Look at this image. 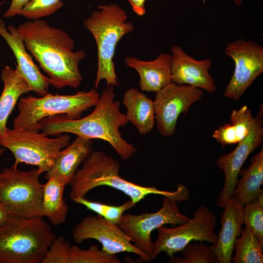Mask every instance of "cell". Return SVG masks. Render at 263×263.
Instances as JSON below:
<instances>
[{"mask_svg":"<svg viewBox=\"0 0 263 263\" xmlns=\"http://www.w3.org/2000/svg\"><path fill=\"white\" fill-rule=\"evenodd\" d=\"M5 149L4 148L1 147H0V157L3 154Z\"/></svg>","mask_w":263,"mask_h":263,"instance_id":"cell-36","label":"cell"},{"mask_svg":"<svg viewBox=\"0 0 263 263\" xmlns=\"http://www.w3.org/2000/svg\"><path fill=\"white\" fill-rule=\"evenodd\" d=\"M246 169H241L232 196L242 206L252 202L263 195V148L251 158Z\"/></svg>","mask_w":263,"mask_h":263,"instance_id":"cell-22","label":"cell"},{"mask_svg":"<svg viewBox=\"0 0 263 263\" xmlns=\"http://www.w3.org/2000/svg\"><path fill=\"white\" fill-rule=\"evenodd\" d=\"M243 0H234V3L237 6H240L242 3Z\"/></svg>","mask_w":263,"mask_h":263,"instance_id":"cell-35","label":"cell"},{"mask_svg":"<svg viewBox=\"0 0 263 263\" xmlns=\"http://www.w3.org/2000/svg\"><path fill=\"white\" fill-rule=\"evenodd\" d=\"M41 174L38 168L22 170L14 165L0 171V203L10 217H44Z\"/></svg>","mask_w":263,"mask_h":263,"instance_id":"cell-7","label":"cell"},{"mask_svg":"<svg viewBox=\"0 0 263 263\" xmlns=\"http://www.w3.org/2000/svg\"><path fill=\"white\" fill-rule=\"evenodd\" d=\"M128 1L132 10L137 15L142 17L145 15L146 0H128Z\"/></svg>","mask_w":263,"mask_h":263,"instance_id":"cell-33","label":"cell"},{"mask_svg":"<svg viewBox=\"0 0 263 263\" xmlns=\"http://www.w3.org/2000/svg\"><path fill=\"white\" fill-rule=\"evenodd\" d=\"M182 257L173 256L167 263H218L209 246L203 243H189L181 251Z\"/></svg>","mask_w":263,"mask_h":263,"instance_id":"cell-28","label":"cell"},{"mask_svg":"<svg viewBox=\"0 0 263 263\" xmlns=\"http://www.w3.org/2000/svg\"><path fill=\"white\" fill-rule=\"evenodd\" d=\"M92 139L77 136L58 153L51 169L45 175L47 179L55 177L66 186L69 185L80 165L94 150Z\"/></svg>","mask_w":263,"mask_h":263,"instance_id":"cell-19","label":"cell"},{"mask_svg":"<svg viewBox=\"0 0 263 263\" xmlns=\"http://www.w3.org/2000/svg\"><path fill=\"white\" fill-rule=\"evenodd\" d=\"M32 0H12L9 7L4 13L3 17L9 18L19 15L22 8Z\"/></svg>","mask_w":263,"mask_h":263,"instance_id":"cell-32","label":"cell"},{"mask_svg":"<svg viewBox=\"0 0 263 263\" xmlns=\"http://www.w3.org/2000/svg\"><path fill=\"white\" fill-rule=\"evenodd\" d=\"M193 214L189 221L177 226L169 228L164 225L157 229L152 260L162 252L171 258L192 241L216 244L218 234L215 232V214L205 206L199 207Z\"/></svg>","mask_w":263,"mask_h":263,"instance_id":"cell-9","label":"cell"},{"mask_svg":"<svg viewBox=\"0 0 263 263\" xmlns=\"http://www.w3.org/2000/svg\"><path fill=\"white\" fill-rule=\"evenodd\" d=\"M71 244L62 236L54 240L50 244L42 263H69Z\"/></svg>","mask_w":263,"mask_h":263,"instance_id":"cell-31","label":"cell"},{"mask_svg":"<svg viewBox=\"0 0 263 263\" xmlns=\"http://www.w3.org/2000/svg\"><path fill=\"white\" fill-rule=\"evenodd\" d=\"M115 97L113 87L107 86L88 115L75 119L63 115L47 117L39 122L38 131L48 136L67 133L102 140L108 142L123 160H129L137 149L124 139L120 132V128L125 127L129 121L120 110L121 103L115 100Z\"/></svg>","mask_w":263,"mask_h":263,"instance_id":"cell-2","label":"cell"},{"mask_svg":"<svg viewBox=\"0 0 263 263\" xmlns=\"http://www.w3.org/2000/svg\"><path fill=\"white\" fill-rule=\"evenodd\" d=\"M56 237L42 217H11L0 226V263H42Z\"/></svg>","mask_w":263,"mask_h":263,"instance_id":"cell-5","label":"cell"},{"mask_svg":"<svg viewBox=\"0 0 263 263\" xmlns=\"http://www.w3.org/2000/svg\"><path fill=\"white\" fill-rule=\"evenodd\" d=\"M170 50L172 82L197 87L209 93L215 92L217 86L209 73L210 58L196 60L177 45H173Z\"/></svg>","mask_w":263,"mask_h":263,"instance_id":"cell-15","label":"cell"},{"mask_svg":"<svg viewBox=\"0 0 263 263\" xmlns=\"http://www.w3.org/2000/svg\"><path fill=\"white\" fill-rule=\"evenodd\" d=\"M223 208L217 241L215 244H211L209 247L218 263H230L235 240L243 230L244 206L230 196Z\"/></svg>","mask_w":263,"mask_h":263,"instance_id":"cell-17","label":"cell"},{"mask_svg":"<svg viewBox=\"0 0 263 263\" xmlns=\"http://www.w3.org/2000/svg\"><path fill=\"white\" fill-rule=\"evenodd\" d=\"M243 221L263 244V195L244 206Z\"/></svg>","mask_w":263,"mask_h":263,"instance_id":"cell-29","label":"cell"},{"mask_svg":"<svg viewBox=\"0 0 263 263\" xmlns=\"http://www.w3.org/2000/svg\"><path fill=\"white\" fill-rule=\"evenodd\" d=\"M11 217L0 203V226L4 224Z\"/></svg>","mask_w":263,"mask_h":263,"instance_id":"cell-34","label":"cell"},{"mask_svg":"<svg viewBox=\"0 0 263 263\" xmlns=\"http://www.w3.org/2000/svg\"><path fill=\"white\" fill-rule=\"evenodd\" d=\"M0 35L13 52L17 62L16 67L26 81L30 91L40 96L46 94L52 81L41 73L31 56L27 52L17 27L13 25L6 27L3 20L0 19Z\"/></svg>","mask_w":263,"mask_h":263,"instance_id":"cell-16","label":"cell"},{"mask_svg":"<svg viewBox=\"0 0 263 263\" xmlns=\"http://www.w3.org/2000/svg\"><path fill=\"white\" fill-rule=\"evenodd\" d=\"M63 5L61 0H32L21 10L19 15L35 20L50 16Z\"/></svg>","mask_w":263,"mask_h":263,"instance_id":"cell-30","label":"cell"},{"mask_svg":"<svg viewBox=\"0 0 263 263\" xmlns=\"http://www.w3.org/2000/svg\"><path fill=\"white\" fill-rule=\"evenodd\" d=\"M235 254L232 257L234 263H262L263 244L253 231L244 226L234 243Z\"/></svg>","mask_w":263,"mask_h":263,"instance_id":"cell-25","label":"cell"},{"mask_svg":"<svg viewBox=\"0 0 263 263\" xmlns=\"http://www.w3.org/2000/svg\"><path fill=\"white\" fill-rule=\"evenodd\" d=\"M177 203L163 196L162 206L156 212L138 215L124 213L118 226L151 261L154 250V242L151 239L152 231L166 224L180 225L190 219L180 212Z\"/></svg>","mask_w":263,"mask_h":263,"instance_id":"cell-10","label":"cell"},{"mask_svg":"<svg viewBox=\"0 0 263 263\" xmlns=\"http://www.w3.org/2000/svg\"><path fill=\"white\" fill-rule=\"evenodd\" d=\"M230 121V123L219 127L212 134V137L223 148L238 143L246 138L253 127L255 117L248 107L244 105L232 111Z\"/></svg>","mask_w":263,"mask_h":263,"instance_id":"cell-23","label":"cell"},{"mask_svg":"<svg viewBox=\"0 0 263 263\" xmlns=\"http://www.w3.org/2000/svg\"><path fill=\"white\" fill-rule=\"evenodd\" d=\"M225 52L234 61L235 67L223 95L238 101L263 72V47L255 41L240 38L229 43Z\"/></svg>","mask_w":263,"mask_h":263,"instance_id":"cell-11","label":"cell"},{"mask_svg":"<svg viewBox=\"0 0 263 263\" xmlns=\"http://www.w3.org/2000/svg\"><path fill=\"white\" fill-rule=\"evenodd\" d=\"M0 78L3 88L0 95V138L6 131L8 117L19 98L30 92L26 81L16 67L4 66L1 70Z\"/></svg>","mask_w":263,"mask_h":263,"instance_id":"cell-21","label":"cell"},{"mask_svg":"<svg viewBox=\"0 0 263 263\" xmlns=\"http://www.w3.org/2000/svg\"><path fill=\"white\" fill-rule=\"evenodd\" d=\"M125 64L139 75V86L142 91L156 93L172 82L171 55L169 53H160L152 60L127 56Z\"/></svg>","mask_w":263,"mask_h":263,"instance_id":"cell-18","label":"cell"},{"mask_svg":"<svg viewBox=\"0 0 263 263\" xmlns=\"http://www.w3.org/2000/svg\"><path fill=\"white\" fill-rule=\"evenodd\" d=\"M74 202L83 205L87 209L95 212L117 226L124 212L135 206L131 200L120 206H111L92 201L84 197L79 198Z\"/></svg>","mask_w":263,"mask_h":263,"instance_id":"cell-27","label":"cell"},{"mask_svg":"<svg viewBox=\"0 0 263 263\" xmlns=\"http://www.w3.org/2000/svg\"><path fill=\"white\" fill-rule=\"evenodd\" d=\"M118 162L104 152L93 150L81 164L69 185V197L73 201L84 197L92 189L106 186L118 190L128 196L135 205L150 194L166 196L178 203L189 198L188 188L178 183L174 191L160 190L155 187H145L125 180L120 176Z\"/></svg>","mask_w":263,"mask_h":263,"instance_id":"cell-3","label":"cell"},{"mask_svg":"<svg viewBox=\"0 0 263 263\" xmlns=\"http://www.w3.org/2000/svg\"><path fill=\"white\" fill-rule=\"evenodd\" d=\"M72 235L76 244L94 239L110 254L126 252L138 255L145 262L151 261L147 254L132 244L130 237L118 226L97 214L84 217L75 226Z\"/></svg>","mask_w":263,"mask_h":263,"instance_id":"cell-13","label":"cell"},{"mask_svg":"<svg viewBox=\"0 0 263 263\" xmlns=\"http://www.w3.org/2000/svg\"><path fill=\"white\" fill-rule=\"evenodd\" d=\"M122 104L126 109L125 113L129 122L144 135L149 133L155 124L153 101L137 88L126 91Z\"/></svg>","mask_w":263,"mask_h":263,"instance_id":"cell-20","label":"cell"},{"mask_svg":"<svg viewBox=\"0 0 263 263\" xmlns=\"http://www.w3.org/2000/svg\"><path fill=\"white\" fill-rule=\"evenodd\" d=\"M70 138L67 133L50 138L42 132L7 128L0 138V146L12 153L14 166L20 163L36 166L42 174L51 169L60 151L69 145Z\"/></svg>","mask_w":263,"mask_h":263,"instance_id":"cell-8","label":"cell"},{"mask_svg":"<svg viewBox=\"0 0 263 263\" xmlns=\"http://www.w3.org/2000/svg\"><path fill=\"white\" fill-rule=\"evenodd\" d=\"M115 254H110L95 244L84 249L71 245L69 263H120Z\"/></svg>","mask_w":263,"mask_h":263,"instance_id":"cell-26","label":"cell"},{"mask_svg":"<svg viewBox=\"0 0 263 263\" xmlns=\"http://www.w3.org/2000/svg\"><path fill=\"white\" fill-rule=\"evenodd\" d=\"M263 139V108L255 117L253 127L248 135L239 142L231 152L220 156L217 160V167L224 172L225 184L217 200L218 207L223 208L232 196L242 166L248 156L262 144Z\"/></svg>","mask_w":263,"mask_h":263,"instance_id":"cell-14","label":"cell"},{"mask_svg":"<svg viewBox=\"0 0 263 263\" xmlns=\"http://www.w3.org/2000/svg\"><path fill=\"white\" fill-rule=\"evenodd\" d=\"M99 96L93 88L70 95L47 93L41 97H22L17 103L19 113L13 121V128L39 131V122L47 117L63 115L71 119L79 118L84 112L96 105Z\"/></svg>","mask_w":263,"mask_h":263,"instance_id":"cell-6","label":"cell"},{"mask_svg":"<svg viewBox=\"0 0 263 263\" xmlns=\"http://www.w3.org/2000/svg\"><path fill=\"white\" fill-rule=\"evenodd\" d=\"M203 94L204 91L198 88L173 82L156 92L153 104L159 133L164 137L172 136L180 114L187 113Z\"/></svg>","mask_w":263,"mask_h":263,"instance_id":"cell-12","label":"cell"},{"mask_svg":"<svg viewBox=\"0 0 263 263\" xmlns=\"http://www.w3.org/2000/svg\"><path fill=\"white\" fill-rule=\"evenodd\" d=\"M83 27L93 36L97 48V89L105 80L108 86L119 85L113 58L117 43L134 29L126 12L118 4L99 5L83 21Z\"/></svg>","mask_w":263,"mask_h":263,"instance_id":"cell-4","label":"cell"},{"mask_svg":"<svg viewBox=\"0 0 263 263\" xmlns=\"http://www.w3.org/2000/svg\"><path fill=\"white\" fill-rule=\"evenodd\" d=\"M1 3H0V4H1Z\"/></svg>","mask_w":263,"mask_h":263,"instance_id":"cell-37","label":"cell"},{"mask_svg":"<svg viewBox=\"0 0 263 263\" xmlns=\"http://www.w3.org/2000/svg\"><path fill=\"white\" fill-rule=\"evenodd\" d=\"M26 48L56 89H77L83 80L79 63L86 54L74 51L75 42L61 29L51 27L42 19L30 20L17 27Z\"/></svg>","mask_w":263,"mask_h":263,"instance_id":"cell-1","label":"cell"},{"mask_svg":"<svg viewBox=\"0 0 263 263\" xmlns=\"http://www.w3.org/2000/svg\"><path fill=\"white\" fill-rule=\"evenodd\" d=\"M43 184L42 207L44 216L57 226L65 222L69 207L63 199L66 186L55 177H50Z\"/></svg>","mask_w":263,"mask_h":263,"instance_id":"cell-24","label":"cell"}]
</instances>
